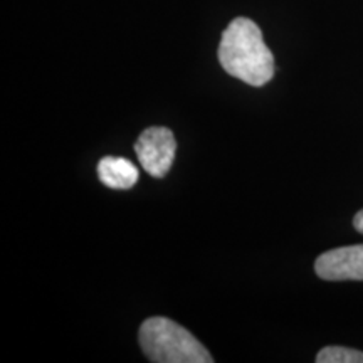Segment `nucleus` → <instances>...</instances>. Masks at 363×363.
Listing matches in <instances>:
<instances>
[{
    "label": "nucleus",
    "instance_id": "5",
    "mask_svg": "<svg viewBox=\"0 0 363 363\" xmlns=\"http://www.w3.org/2000/svg\"><path fill=\"white\" fill-rule=\"evenodd\" d=\"M98 177L106 187L128 190L138 182V169L123 157H104L98 163Z\"/></svg>",
    "mask_w": 363,
    "mask_h": 363
},
{
    "label": "nucleus",
    "instance_id": "1",
    "mask_svg": "<svg viewBox=\"0 0 363 363\" xmlns=\"http://www.w3.org/2000/svg\"><path fill=\"white\" fill-rule=\"evenodd\" d=\"M219 62L227 74L254 88L269 83L276 71L259 26L247 17H235L227 26L219 44Z\"/></svg>",
    "mask_w": 363,
    "mask_h": 363
},
{
    "label": "nucleus",
    "instance_id": "2",
    "mask_svg": "<svg viewBox=\"0 0 363 363\" xmlns=\"http://www.w3.org/2000/svg\"><path fill=\"white\" fill-rule=\"evenodd\" d=\"M140 347L155 363H212L214 358L197 338L163 316L145 320L138 331Z\"/></svg>",
    "mask_w": 363,
    "mask_h": 363
},
{
    "label": "nucleus",
    "instance_id": "3",
    "mask_svg": "<svg viewBox=\"0 0 363 363\" xmlns=\"http://www.w3.org/2000/svg\"><path fill=\"white\" fill-rule=\"evenodd\" d=\"M175 152V136L165 126H150L135 143V153L142 163V169L155 179H163L169 174Z\"/></svg>",
    "mask_w": 363,
    "mask_h": 363
},
{
    "label": "nucleus",
    "instance_id": "4",
    "mask_svg": "<svg viewBox=\"0 0 363 363\" xmlns=\"http://www.w3.org/2000/svg\"><path fill=\"white\" fill-rule=\"evenodd\" d=\"M315 271L325 281H363V244L323 252L315 261Z\"/></svg>",
    "mask_w": 363,
    "mask_h": 363
},
{
    "label": "nucleus",
    "instance_id": "6",
    "mask_svg": "<svg viewBox=\"0 0 363 363\" xmlns=\"http://www.w3.org/2000/svg\"><path fill=\"white\" fill-rule=\"evenodd\" d=\"M318 363H363V352L345 347H325L316 355Z\"/></svg>",
    "mask_w": 363,
    "mask_h": 363
},
{
    "label": "nucleus",
    "instance_id": "7",
    "mask_svg": "<svg viewBox=\"0 0 363 363\" xmlns=\"http://www.w3.org/2000/svg\"><path fill=\"white\" fill-rule=\"evenodd\" d=\"M353 227H355L358 233L363 234V208L355 217H353Z\"/></svg>",
    "mask_w": 363,
    "mask_h": 363
}]
</instances>
